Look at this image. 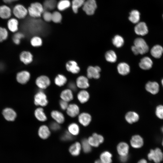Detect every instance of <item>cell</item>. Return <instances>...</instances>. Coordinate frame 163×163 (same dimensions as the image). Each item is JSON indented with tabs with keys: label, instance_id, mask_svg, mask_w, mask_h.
I'll list each match as a JSON object with an SVG mask.
<instances>
[{
	"label": "cell",
	"instance_id": "1",
	"mask_svg": "<svg viewBox=\"0 0 163 163\" xmlns=\"http://www.w3.org/2000/svg\"><path fill=\"white\" fill-rule=\"evenodd\" d=\"M134 45L131 47V50L135 55L143 54L148 52L149 47L145 41L141 38H138L134 42Z\"/></svg>",
	"mask_w": 163,
	"mask_h": 163
},
{
	"label": "cell",
	"instance_id": "2",
	"mask_svg": "<svg viewBox=\"0 0 163 163\" xmlns=\"http://www.w3.org/2000/svg\"><path fill=\"white\" fill-rule=\"evenodd\" d=\"M43 11V6L39 2L31 4L28 10L29 15L33 18L40 17Z\"/></svg>",
	"mask_w": 163,
	"mask_h": 163
},
{
	"label": "cell",
	"instance_id": "3",
	"mask_svg": "<svg viewBox=\"0 0 163 163\" xmlns=\"http://www.w3.org/2000/svg\"><path fill=\"white\" fill-rule=\"evenodd\" d=\"M147 156L149 160L155 163H160L163 160V153L159 148L151 149Z\"/></svg>",
	"mask_w": 163,
	"mask_h": 163
},
{
	"label": "cell",
	"instance_id": "4",
	"mask_svg": "<svg viewBox=\"0 0 163 163\" xmlns=\"http://www.w3.org/2000/svg\"><path fill=\"white\" fill-rule=\"evenodd\" d=\"M97 7L95 0H87L83 5V9L88 15L93 14Z\"/></svg>",
	"mask_w": 163,
	"mask_h": 163
},
{
	"label": "cell",
	"instance_id": "5",
	"mask_svg": "<svg viewBox=\"0 0 163 163\" xmlns=\"http://www.w3.org/2000/svg\"><path fill=\"white\" fill-rule=\"evenodd\" d=\"M34 103L36 105L45 106L48 103L46 96L42 91H39L35 95L34 97Z\"/></svg>",
	"mask_w": 163,
	"mask_h": 163
},
{
	"label": "cell",
	"instance_id": "6",
	"mask_svg": "<svg viewBox=\"0 0 163 163\" xmlns=\"http://www.w3.org/2000/svg\"><path fill=\"white\" fill-rule=\"evenodd\" d=\"M28 10L23 5H17L13 9V13L15 16L19 19L24 18L27 15Z\"/></svg>",
	"mask_w": 163,
	"mask_h": 163
},
{
	"label": "cell",
	"instance_id": "7",
	"mask_svg": "<svg viewBox=\"0 0 163 163\" xmlns=\"http://www.w3.org/2000/svg\"><path fill=\"white\" fill-rule=\"evenodd\" d=\"M37 87L41 89H46L50 84L49 78L46 75H41L38 77L36 80Z\"/></svg>",
	"mask_w": 163,
	"mask_h": 163
},
{
	"label": "cell",
	"instance_id": "8",
	"mask_svg": "<svg viewBox=\"0 0 163 163\" xmlns=\"http://www.w3.org/2000/svg\"><path fill=\"white\" fill-rule=\"evenodd\" d=\"M88 140L91 146L97 147L103 142L104 139L102 136L95 133L89 137Z\"/></svg>",
	"mask_w": 163,
	"mask_h": 163
},
{
	"label": "cell",
	"instance_id": "9",
	"mask_svg": "<svg viewBox=\"0 0 163 163\" xmlns=\"http://www.w3.org/2000/svg\"><path fill=\"white\" fill-rule=\"evenodd\" d=\"M101 69L98 66H89L87 69V76L89 78L98 79L100 77V72Z\"/></svg>",
	"mask_w": 163,
	"mask_h": 163
},
{
	"label": "cell",
	"instance_id": "10",
	"mask_svg": "<svg viewBox=\"0 0 163 163\" xmlns=\"http://www.w3.org/2000/svg\"><path fill=\"white\" fill-rule=\"evenodd\" d=\"M135 33L137 35L144 36L148 32V27L145 23L143 22H138L134 28Z\"/></svg>",
	"mask_w": 163,
	"mask_h": 163
},
{
	"label": "cell",
	"instance_id": "11",
	"mask_svg": "<svg viewBox=\"0 0 163 163\" xmlns=\"http://www.w3.org/2000/svg\"><path fill=\"white\" fill-rule=\"evenodd\" d=\"M30 78V73L26 71H22L18 72L16 75V80L17 82L22 84L26 83Z\"/></svg>",
	"mask_w": 163,
	"mask_h": 163
},
{
	"label": "cell",
	"instance_id": "12",
	"mask_svg": "<svg viewBox=\"0 0 163 163\" xmlns=\"http://www.w3.org/2000/svg\"><path fill=\"white\" fill-rule=\"evenodd\" d=\"M2 114L4 118L7 121H13L16 118L17 114L12 109L6 108L3 110Z\"/></svg>",
	"mask_w": 163,
	"mask_h": 163
},
{
	"label": "cell",
	"instance_id": "13",
	"mask_svg": "<svg viewBox=\"0 0 163 163\" xmlns=\"http://www.w3.org/2000/svg\"><path fill=\"white\" fill-rule=\"evenodd\" d=\"M146 90L152 94H157L159 91V85L157 82H149L145 86Z\"/></svg>",
	"mask_w": 163,
	"mask_h": 163
},
{
	"label": "cell",
	"instance_id": "14",
	"mask_svg": "<svg viewBox=\"0 0 163 163\" xmlns=\"http://www.w3.org/2000/svg\"><path fill=\"white\" fill-rule=\"evenodd\" d=\"M152 65L153 62L152 59L147 56L142 58L139 64V67L145 70L150 69L152 67Z\"/></svg>",
	"mask_w": 163,
	"mask_h": 163
},
{
	"label": "cell",
	"instance_id": "15",
	"mask_svg": "<svg viewBox=\"0 0 163 163\" xmlns=\"http://www.w3.org/2000/svg\"><path fill=\"white\" fill-rule=\"evenodd\" d=\"M66 66L67 70L73 74H77L80 70V68L77 62L73 60L68 61L66 63Z\"/></svg>",
	"mask_w": 163,
	"mask_h": 163
},
{
	"label": "cell",
	"instance_id": "16",
	"mask_svg": "<svg viewBox=\"0 0 163 163\" xmlns=\"http://www.w3.org/2000/svg\"><path fill=\"white\" fill-rule=\"evenodd\" d=\"M19 57L21 61L26 65L30 63L33 60L32 55L27 51L22 52L20 55Z\"/></svg>",
	"mask_w": 163,
	"mask_h": 163
},
{
	"label": "cell",
	"instance_id": "17",
	"mask_svg": "<svg viewBox=\"0 0 163 163\" xmlns=\"http://www.w3.org/2000/svg\"><path fill=\"white\" fill-rule=\"evenodd\" d=\"M79 108L78 106L74 104H71L68 105L66 109L67 114L70 117H74L79 113Z\"/></svg>",
	"mask_w": 163,
	"mask_h": 163
},
{
	"label": "cell",
	"instance_id": "18",
	"mask_svg": "<svg viewBox=\"0 0 163 163\" xmlns=\"http://www.w3.org/2000/svg\"><path fill=\"white\" fill-rule=\"evenodd\" d=\"M131 146L135 148L142 147L143 144V140L142 137L139 135H134L132 137L130 140Z\"/></svg>",
	"mask_w": 163,
	"mask_h": 163
},
{
	"label": "cell",
	"instance_id": "19",
	"mask_svg": "<svg viewBox=\"0 0 163 163\" xmlns=\"http://www.w3.org/2000/svg\"><path fill=\"white\" fill-rule=\"evenodd\" d=\"M91 120V116L86 113H81L78 116L79 122L84 126H88L90 123Z\"/></svg>",
	"mask_w": 163,
	"mask_h": 163
},
{
	"label": "cell",
	"instance_id": "20",
	"mask_svg": "<svg viewBox=\"0 0 163 163\" xmlns=\"http://www.w3.org/2000/svg\"><path fill=\"white\" fill-rule=\"evenodd\" d=\"M76 84L77 87L82 89L86 88L89 85L88 78L84 76H80L77 78Z\"/></svg>",
	"mask_w": 163,
	"mask_h": 163
},
{
	"label": "cell",
	"instance_id": "21",
	"mask_svg": "<svg viewBox=\"0 0 163 163\" xmlns=\"http://www.w3.org/2000/svg\"><path fill=\"white\" fill-rule=\"evenodd\" d=\"M117 70L120 74L125 75L129 72L130 68L129 66L127 63L123 62H120L118 65Z\"/></svg>",
	"mask_w": 163,
	"mask_h": 163
},
{
	"label": "cell",
	"instance_id": "22",
	"mask_svg": "<svg viewBox=\"0 0 163 163\" xmlns=\"http://www.w3.org/2000/svg\"><path fill=\"white\" fill-rule=\"evenodd\" d=\"M117 149L118 153L120 156H126L128 153L129 146L126 143L121 142L117 145Z\"/></svg>",
	"mask_w": 163,
	"mask_h": 163
},
{
	"label": "cell",
	"instance_id": "23",
	"mask_svg": "<svg viewBox=\"0 0 163 163\" xmlns=\"http://www.w3.org/2000/svg\"><path fill=\"white\" fill-rule=\"evenodd\" d=\"M151 54L152 56L156 58H159L163 53V48L159 45L154 46L151 50Z\"/></svg>",
	"mask_w": 163,
	"mask_h": 163
},
{
	"label": "cell",
	"instance_id": "24",
	"mask_svg": "<svg viewBox=\"0 0 163 163\" xmlns=\"http://www.w3.org/2000/svg\"><path fill=\"white\" fill-rule=\"evenodd\" d=\"M38 133L40 138L43 139H46L50 136V132L49 128L46 126L43 125L41 126L39 128Z\"/></svg>",
	"mask_w": 163,
	"mask_h": 163
},
{
	"label": "cell",
	"instance_id": "25",
	"mask_svg": "<svg viewBox=\"0 0 163 163\" xmlns=\"http://www.w3.org/2000/svg\"><path fill=\"white\" fill-rule=\"evenodd\" d=\"M11 15L10 8L7 6L3 5L0 6V17L3 19H8Z\"/></svg>",
	"mask_w": 163,
	"mask_h": 163
},
{
	"label": "cell",
	"instance_id": "26",
	"mask_svg": "<svg viewBox=\"0 0 163 163\" xmlns=\"http://www.w3.org/2000/svg\"><path fill=\"white\" fill-rule=\"evenodd\" d=\"M60 97L62 100L67 102L71 101L73 98L72 91L69 89L63 90L61 93Z\"/></svg>",
	"mask_w": 163,
	"mask_h": 163
},
{
	"label": "cell",
	"instance_id": "27",
	"mask_svg": "<svg viewBox=\"0 0 163 163\" xmlns=\"http://www.w3.org/2000/svg\"><path fill=\"white\" fill-rule=\"evenodd\" d=\"M52 117L59 124L63 123L65 121V117L63 114L57 110H53L51 112Z\"/></svg>",
	"mask_w": 163,
	"mask_h": 163
},
{
	"label": "cell",
	"instance_id": "28",
	"mask_svg": "<svg viewBox=\"0 0 163 163\" xmlns=\"http://www.w3.org/2000/svg\"><path fill=\"white\" fill-rule=\"evenodd\" d=\"M139 118L138 114L134 112H129L125 115L126 121L129 123H132L137 121Z\"/></svg>",
	"mask_w": 163,
	"mask_h": 163
},
{
	"label": "cell",
	"instance_id": "29",
	"mask_svg": "<svg viewBox=\"0 0 163 163\" xmlns=\"http://www.w3.org/2000/svg\"><path fill=\"white\" fill-rule=\"evenodd\" d=\"M81 147L80 144L79 142H76L70 147L69 151L72 155L76 156L80 154Z\"/></svg>",
	"mask_w": 163,
	"mask_h": 163
},
{
	"label": "cell",
	"instance_id": "30",
	"mask_svg": "<svg viewBox=\"0 0 163 163\" xmlns=\"http://www.w3.org/2000/svg\"><path fill=\"white\" fill-rule=\"evenodd\" d=\"M129 20L134 24H137L140 19V13L137 10H132L129 14Z\"/></svg>",
	"mask_w": 163,
	"mask_h": 163
},
{
	"label": "cell",
	"instance_id": "31",
	"mask_svg": "<svg viewBox=\"0 0 163 163\" xmlns=\"http://www.w3.org/2000/svg\"><path fill=\"white\" fill-rule=\"evenodd\" d=\"M18 20L15 18H11L9 20L7 23L8 27L11 32H15L18 29Z\"/></svg>",
	"mask_w": 163,
	"mask_h": 163
},
{
	"label": "cell",
	"instance_id": "32",
	"mask_svg": "<svg viewBox=\"0 0 163 163\" xmlns=\"http://www.w3.org/2000/svg\"><path fill=\"white\" fill-rule=\"evenodd\" d=\"M77 98L81 103L82 104L85 103L89 99V94L85 90H82L78 93Z\"/></svg>",
	"mask_w": 163,
	"mask_h": 163
},
{
	"label": "cell",
	"instance_id": "33",
	"mask_svg": "<svg viewBox=\"0 0 163 163\" xmlns=\"http://www.w3.org/2000/svg\"><path fill=\"white\" fill-rule=\"evenodd\" d=\"M34 115L36 118L40 121H45L47 120L46 116L42 108H37L35 111Z\"/></svg>",
	"mask_w": 163,
	"mask_h": 163
},
{
	"label": "cell",
	"instance_id": "34",
	"mask_svg": "<svg viewBox=\"0 0 163 163\" xmlns=\"http://www.w3.org/2000/svg\"><path fill=\"white\" fill-rule=\"evenodd\" d=\"M106 60L110 62H115L117 59V56L113 50H110L106 52L105 54Z\"/></svg>",
	"mask_w": 163,
	"mask_h": 163
},
{
	"label": "cell",
	"instance_id": "35",
	"mask_svg": "<svg viewBox=\"0 0 163 163\" xmlns=\"http://www.w3.org/2000/svg\"><path fill=\"white\" fill-rule=\"evenodd\" d=\"M112 42L113 45L117 48L122 46L124 43L123 38L119 35L115 36L113 39Z\"/></svg>",
	"mask_w": 163,
	"mask_h": 163
},
{
	"label": "cell",
	"instance_id": "36",
	"mask_svg": "<svg viewBox=\"0 0 163 163\" xmlns=\"http://www.w3.org/2000/svg\"><path fill=\"white\" fill-rule=\"evenodd\" d=\"M67 81V78L64 75L59 74L55 78L54 82L57 86H62L66 83Z\"/></svg>",
	"mask_w": 163,
	"mask_h": 163
},
{
	"label": "cell",
	"instance_id": "37",
	"mask_svg": "<svg viewBox=\"0 0 163 163\" xmlns=\"http://www.w3.org/2000/svg\"><path fill=\"white\" fill-rule=\"evenodd\" d=\"M112 157V155L110 152L105 151L101 153L100 155V158L103 163H111Z\"/></svg>",
	"mask_w": 163,
	"mask_h": 163
},
{
	"label": "cell",
	"instance_id": "38",
	"mask_svg": "<svg viewBox=\"0 0 163 163\" xmlns=\"http://www.w3.org/2000/svg\"><path fill=\"white\" fill-rule=\"evenodd\" d=\"M68 131L72 135H77L79 132L78 125L75 123L70 124L68 126Z\"/></svg>",
	"mask_w": 163,
	"mask_h": 163
},
{
	"label": "cell",
	"instance_id": "39",
	"mask_svg": "<svg viewBox=\"0 0 163 163\" xmlns=\"http://www.w3.org/2000/svg\"><path fill=\"white\" fill-rule=\"evenodd\" d=\"M85 0H73L72 2V8L73 12L76 13L79 8L83 6Z\"/></svg>",
	"mask_w": 163,
	"mask_h": 163
},
{
	"label": "cell",
	"instance_id": "40",
	"mask_svg": "<svg viewBox=\"0 0 163 163\" xmlns=\"http://www.w3.org/2000/svg\"><path fill=\"white\" fill-rule=\"evenodd\" d=\"M70 5L69 0H61L58 3L57 8L59 11H62L69 8Z\"/></svg>",
	"mask_w": 163,
	"mask_h": 163
},
{
	"label": "cell",
	"instance_id": "41",
	"mask_svg": "<svg viewBox=\"0 0 163 163\" xmlns=\"http://www.w3.org/2000/svg\"><path fill=\"white\" fill-rule=\"evenodd\" d=\"M56 0H45L44 2V7L46 10H52L56 6Z\"/></svg>",
	"mask_w": 163,
	"mask_h": 163
},
{
	"label": "cell",
	"instance_id": "42",
	"mask_svg": "<svg viewBox=\"0 0 163 163\" xmlns=\"http://www.w3.org/2000/svg\"><path fill=\"white\" fill-rule=\"evenodd\" d=\"M82 147L83 151L86 153L90 152L91 150V145L88 142V139H84L82 141Z\"/></svg>",
	"mask_w": 163,
	"mask_h": 163
},
{
	"label": "cell",
	"instance_id": "43",
	"mask_svg": "<svg viewBox=\"0 0 163 163\" xmlns=\"http://www.w3.org/2000/svg\"><path fill=\"white\" fill-rule=\"evenodd\" d=\"M30 42L31 45L34 47H39L41 46L42 44V39L38 36L33 37Z\"/></svg>",
	"mask_w": 163,
	"mask_h": 163
},
{
	"label": "cell",
	"instance_id": "44",
	"mask_svg": "<svg viewBox=\"0 0 163 163\" xmlns=\"http://www.w3.org/2000/svg\"><path fill=\"white\" fill-rule=\"evenodd\" d=\"M62 19L61 14L58 11H56L52 13V21L55 23L60 22Z\"/></svg>",
	"mask_w": 163,
	"mask_h": 163
},
{
	"label": "cell",
	"instance_id": "45",
	"mask_svg": "<svg viewBox=\"0 0 163 163\" xmlns=\"http://www.w3.org/2000/svg\"><path fill=\"white\" fill-rule=\"evenodd\" d=\"M24 37V35L20 32L15 33L13 36L12 40L14 43L17 45L19 44L21 40Z\"/></svg>",
	"mask_w": 163,
	"mask_h": 163
},
{
	"label": "cell",
	"instance_id": "46",
	"mask_svg": "<svg viewBox=\"0 0 163 163\" xmlns=\"http://www.w3.org/2000/svg\"><path fill=\"white\" fill-rule=\"evenodd\" d=\"M73 135L69 131H66L61 136V139L63 141H69L73 139Z\"/></svg>",
	"mask_w": 163,
	"mask_h": 163
},
{
	"label": "cell",
	"instance_id": "47",
	"mask_svg": "<svg viewBox=\"0 0 163 163\" xmlns=\"http://www.w3.org/2000/svg\"><path fill=\"white\" fill-rule=\"evenodd\" d=\"M8 32L6 29L0 27V42H2L7 39Z\"/></svg>",
	"mask_w": 163,
	"mask_h": 163
},
{
	"label": "cell",
	"instance_id": "48",
	"mask_svg": "<svg viewBox=\"0 0 163 163\" xmlns=\"http://www.w3.org/2000/svg\"><path fill=\"white\" fill-rule=\"evenodd\" d=\"M155 114L159 119H163V106L159 105L158 106L156 109Z\"/></svg>",
	"mask_w": 163,
	"mask_h": 163
},
{
	"label": "cell",
	"instance_id": "49",
	"mask_svg": "<svg viewBox=\"0 0 163 163\" xmlns=\"http://www.w3.org/2000/svg\"><path fill=\"white\" fill-rule=\"evenodd\" d=\"M50 127L51 129L53 131H57L60 129L59 123L56 122H53L50 124Z\"/></svg>",
	"mask_w": 163,
	"mask_h": 163
},
{
	"label": "cell",
	"instance_id": "50",
	"mask_svg": "<svg viewBox=\"0 0 163 163\" xmlns=\"http://www.w3.org/2000/svg\"><path fill=\"white\" fill-rule=\"evenodd\" d=\"M52 13L50 12L46 11L44 12L43 14V17L44 20L47 22L52 21Z\"/></svg>",
	"mask_w": 163,
	"mask_h": 163
},
{
	"label": "cell",
	"instance_id": "51",
	"mask_svg": "<svg viewBox=\"0 0 163 163\" xmlns=\"http://www.w3.org/2000/svg\"><path fill=\"white\" fill-rule=\"evenodd\" d=\"M59 104L61 108L63 110H66L69 105L67 102L62 100L59 101Z\"/></svg>",
	"mask_w": 163,
	"mask_h": 163
},
{
	"label": "cell",
	"instance_id": "52",
	"mask_svg": "<svg viewBox=\"0 0 163 163\" xmlns=\"http://www.w3.org/2000/svg\"><path fill=\"white\" fill-rule=\"evenodd\" d=\"M68 87L69 89L72 91H75L77 89V86L74 82H71L68 84Z\"/></svg>",
	"mask_w": 163,
	"mask_h": 163
},
{
	"label": "cell",
	"instance_id": "53",
	"mask_svg": "<svg viewBox=\"0 0 163 163\" xmlns=\"http://www.w3.org/2000/svg\"><path fill=\"white\" fill-rule=\"evenodd\" d=\"M128 157L127 155L124 156H120V160L121 162L123 163L126 162L128 160Z\"/></svg>",
	"mask_w": 163,
	"mask_h": 163
},
{
	"label": "cell",
	"instance_id": "54",
	"mask_svg": "<svg viewBox=\"0 0 163 163\" xmlns=\"http://www.w3.org/2000/svg\"><path fill=\"white\" fill-rule=\"evenodd\" d=\"M17 0H3V1L6 3H10Z\"/></svg>",
	"mask_w": 163,
	"mask_h": 163
},
{
	"label": "cell",
	"instance_id": "55",
	"mask_svg": "<svg viewBox=\"0 0 163 163\" xmlns=\"http://www.w3.org/2000/svg\"><path fill=\"white\" fill-rule=\"evenodd\" d=\"M138 163H148L146 160L144 159L140 160Z\"/></svg>",
	"mask_w": 163,
	"mask_h": 163
},
{
	"label": "cell",
	"instance_id": "56",
	"mask_svg": "<svg viewBox=\"0 0 163 163\" xmlns=\"http://www.w3.org/2000/svg\"><path fill=\"white\" fill-rule=\"evenodd\" d=\"M94 163H103L101 161L98 160L95 161Z\"/></svg>",
	"mask_w": 163,
	"mask_h": 163
},
{
	"label": "cell",
	"instance_id": "57",
	"mask_svg": "<svg viewBox=\"0 0 163 163\" xmlns=\"http://www.w3.org/2000/svg\"><path fill=\"white\" fill-rule=\"evenodd\" d=\"M161 84L163 87V79L161 80Z\"/></svg>",
	"mask_w": 163,
	"mask_h": 163
},
{
	"label": "cell",
	"instance_id": "58",
	"mask_svg": "<svg viewBox=\"0 0 163 163\" xmlns=\"http://www.w3.org/2000/svg\"><path fill=\"white\" fill-rule=\"evenodd\" d=\"M161 130H162V132H163V126L161 128Z\"/></svg>",
	"mask_w": 163,
	"mask_h": 163
},
{
	"label": "cell",
	"instance_id": "59",
	"mask_svg": "<svg viewBox=\"0 0 163 163\" xmlns=\"http://www.w3.org/2000/svg\"><path fill=\"white\" fill-rule=\"evenodd\" d=\"M162 146H163V140L162 142Z\"/></svg>",
	"mask_w": 163,
	"mask_h": 163
},
{
	"label": "cell",
	"instance_id": "60",
	"mask_svg": "<svg viewBox=\"0 0 163 163\" xmlns=\"http://www.w3.org/2000/svg\"><path fill=\"white\" fill-rule=\"evenodd\" d=\"M162 17H163V15H162Z\"/></svg>",
	"mask_w": 163,
	"mask_h": 163
}]
</instances>
